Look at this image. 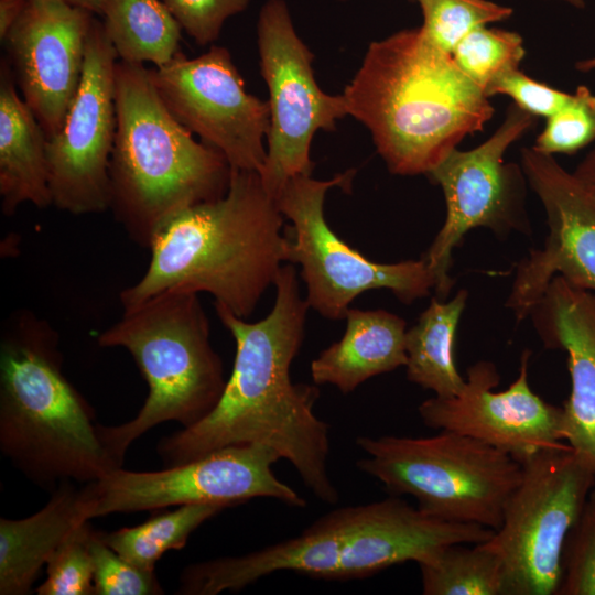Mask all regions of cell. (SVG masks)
<instances>
[{
	"label": "cell",
	"instance_id": "obj_1",
	"mask_svg": "<svg viewBox=\"0 0 595 595\" xmlns=\"http://www.w3.org/2000/svg\"><path fill=\"white\" fill-rule=\"evenodd\" d=\"M274 286V305L258 322L215 304L236 343L225 390L205 418L163 437L156 450L164 465L173 466L231 445H268L292 464L315 497L333 505L339 494L327 470L329 428L314 412L320 390L293 383L290 377L304 339L309 304L292 264L281 267Z\"/></svg>",
	"mask_w": 595,
	"mask_h": 595
},
{
	"label": "cell",
	"instance_id": "obj_2",
	"mask_svg": "<svg viewBox=\"0 0 595 595\" xmlns=\"http://www.w3.org/2000/svg\"><path fill=\"white\" fill-rule=\"evenodd\" d=\"M283 218L257 171L231 169L223 197L181 212L158 231L147 271L120 292L123 310L164 291L206 292L246 320L290 262Z\"/></svg>",
	"mask_w": 595,
	"mask_h": 595
},
{
	"label": "cell",
	"instance_id": "obj_3",
	"mask_svg": "<svg viewBox=\"0 0 595 595\" xmlns=\"http://www.w3.org/2000/svg\"><path fill=\"white\" fill-rule=\"evenodd\" d=\"M389 171L428 175L495 113L485 93L420 28L372 42L343 93Z\"/></svg>",
	"mask_w": 595,
	"mask_h": 595
},
{
	"label": "cell",
	"instance_id": "obj_4",
	"mask_svg": "<svg viewBox=\"0 0 595 595\" xmlns=\"http://www.w3.org/2000/svg\"><path fill=\"white\" fill-rule=\"evenodd\" d=\"M493 534L480 524L436 519L390 496L335 509L301 534L257 551L190 564L176 593L239 592L283 571L327 581L365 578L409 561L419 564L448 544L479 543Z\"/></svg>",
	"mask_w": 595,
	"mask_h": 595
},
{
	"label": "cell",
	"instance_id": "obj_5",
	"mask_svg": "<svg viewBox=\"0 0 595 595\" xmlns=\"http://www.w3.org/2000/svg\"><path fill=\"white\" fill-rule=\"evenodd\" d=\"M58 333L14 313L0 342V450L36 485L87 484L118 468L85 398L62 369Z\"/></svg>",
	"mask_w": 595,
	"mask_h": 595
},
{
	"label": "cell",
	"instance_id": "obj_6",
	"mask_svg": "<svg viewBox=\"0 0 595 595\" xmlns=\"http://www.w3.org/2000/svg\"><path fill=\"white\" fill-rule=\"evenodd\" d=\"M116 110L109 209L136 244L150 248L174 216L223 197L231 167L170 112L144 64L117 62Z\"/></svg>",
	"mask_w": 595,
	"mask_h": 595
},
{
	"label": "cell",
	"instance_id": "obj_7",
	"mask_svg": "<svg viewBox=\"0 0 595 595\" xmlns=\"http://www.w3.org/2000/svg\"><path fill=\"white\" fill-rule=\"evenodd\" d=\"M209 322L196 293L164 291L136 307L98 336L101 347L127 349L148 388L128 422L99 425L102 443L118 467L130 445L150 429L176 421L188 428L218 403L227 379L210 344Z\"/></svg>",
	"mask_w": 595,
	"mask_h": 595
},
{
	"label": "cell",
	"instance_id": "obj_8",
	"mask_svg": "<svg viewBox=\"0 0 595 595\" xmlns=\"http://www.w3.org/2000/svg\"><path fill=\"white\" fill-rule=\"evenodd\" d=\"M366 456L357 468L391 496L410 495L436 519L497 530L523 467L509 454L474 437L441 430L429 437L359 436Z\"/></svg>",
	"mask_w": 595,
	"mask_h": 595
},
{
	"label": "cell",
	"instance_id": "obj_9",
	"mask_svg": "<svg viewBox=\"0 0 595 595\" xmlns=\"http://www.w3.org/2000/svg\"><path fill=\"white\" fill-rule=\"evenodd\" d=\"M522 467L501 526L486 543L502 561L506 595H556L565 539L595 475L567 444L538 452Z\"/></svg>",
	"mask_w": 595,
	"mask_h": 595
},
{
	"label": "cell",
	"instance_id": "obj_10",
	"mask_svg": "<svg viewBox=\"0 0 595 595\" xmlns=\"http://www.w3.org/2000/svg\"><path fill=\"white\" fill-rule=\"evenodd\" d=\"M355 171L332 180L311 175L290 178L275 197L278 208L291 220V263L301 266L309 307L329 320L346 317L349 304L365 291L387 289L410 304L429 295L436 279L424 259L379 263L343 241L324 216L327 191L348 188Z\"/></svg>",
	"mask_w": 595,
	"mask_h": 595
},
{
	"label": "cell",
	"instance_id": "obj_11",
	"mask_svg": "<svg viewBox=\"0 0 595 595\" xmlns=\"http://www.w3.org/2000/svg\"><path fill=\"white\" fill-rule=\"evenodd\" d=\"M536 117L510 105L498 129L478 147L453 150L428 177L440 185L446 216L422 259L433 271L442 300L454 280L450 277L453 249L470 229H490L500 239L511 232L531 234L526 209L527 178L521 164L505 161L511 144L536 123Z\"/></svg>",
	"mask_w": 595,
	"mask_h": 595
},
{
	"label": "cell",
	"instance_id": "obj_12",
	"mask_svg": "<svg viewBox=\"0 0 595 595\" xmlns=\"http://www.w3.org/2000/svg\"><path fill=\"white\" fill-rule=\"evenodd\" d=\"M279 459L281 456L270 446L252 443L223 447L161 470L118 467L82 487L86 517L91 520L192 504L228 508L260 497L305 507L304 498L273 473L272 465Z\"/></svg>",
	"mask_w": 595,
	"mask_h": 595
},
{
	"label": "cell",
	"instance_id": "obj_13",
	"mask_svg": "<svg viewBox=\"0 0 595 595\" xmlns=\"http://www.w3.org/2000/svg\"><path fill=\"white\" fill-rule=\"evenodd\" d=\"M261 75L269 89L270 126L267 159L260 177L277 197L296 175H311V142L318 130H333L348 115L343 94L332 96L317 85L313 54L296 34L283 0H268L258 25Z\"/></svg>",
	"mask_w": 595,
	"mask_h": 595
},
{
	"label": "cell",
	"instance_id": "obj_14",
	"mask_svg": "<svg viewBox=\"0 0 595 595\" xmlns=\"http://www.w3.org/2000/svg\"><path fill=\"white\" fill-rule=\"evenodd\" d=\"M117 52L94 18L82 78L61 129L46 143L53 205L74 214L109 209V164L117 129Z\"/></svg>",
	"mask_w": 595,
	"mask_h": 595
},
{
	"label": "cell",
	"instance_id": "obj_15",
	"mask_svg": "<svg viewBox=\"0 0 595 595\" xmlns=\"http://www.w3.org/2000/svg\"><path fill=\"white\" fill-rule=\"evenodd\" d=\"M151 71L161 99L178 122L220 152L231 169L261 172L269 105L246 90L226 47L212 46L194 58L180 51Z\"/></svg>",
	"mask_w": 595,
	"mask_h": 595
},
{
	"label": "cell",
	"instance_id": "obj_16",
	"mask_svg": "<svg viewBox=\"0 0 595 595\" xmlns=\"http://www.w3.org/2000/svg\"><path fill=\"white\" fill-rule=\"evenodd\" d=\"M521 167L547 215L549 234L517 266L506 306L518 321L529 315L555 275L595 291V194L553 155L521 150Z\"/></svg>",
	"mask_w": 595,
	"mask_h": 595
},
{
	"label": "cell",
	"instance_id": "obj_17",
	"mask_svg": "<svg viewBox=\"0 0 595 595\" xmlns=\"http://www.w3.org/2000/svg\"><path fill=\"white\" fill-rule=\"evenodd\" d=\"M530 356L529 349L522 353L516 380L502 391H494L500 381L495 364L477 361L458 394L426 399L418 408L420 418L429 428L474 437L521 464L540 451L564 445L562 407L531 389Z\"/></svg>",
	"mask_w": 595,
	"mask_h": 595
},
{
	"label": "cell",
	"instance_id": "obj_18",
	"mask_svg": "<svg viewBox=\"0 0 595 595\" xmlns=\"http://www.w3.org/2000/svg\"><path fill=\"white\" fill-rule=\"evenodd\" d=\"M95 17L64 0H26L2 41L20 95L47 138L61 129L78 89Z\"/></svg>",
	"mask_w": 595,
	"mask_h": 595
},
{
	"label": "cell",
	"instance_id": "obj_19",
	"mask_svg": "<svg viewBox=\"0 0 595 595\" xmlns=\"http://www.w3.org/2000/svg\"><path fill=\"white\" fill-rule=\"evenodd\" d=\"M528 316L544 347L567 354L564 441L595 475V295L555 275Z\"/></svg>",
	"mask_w": 595,
	"mask_h": 595
},
{
	"label": "cell",
	"instance_id": "obj_20",
	"mask_svg": "<svg viewBox=\"0 0 595 595\" xmlns=\"http://www.w3.org/2000/svg\"><path fill=\"white\" fill-rule=\"evenodd\" d=\"M47 136L18 91L7 58L0 65V197L11 216L22 204L53 205L48 184Z\"/></svg>",
	"mask_w": 595,
	"mask_h": 595
},
{
	"label": "cell",
	"instance_id": "obj_21",
	"mask_svg": "<svg viewBox=\"0 0 595 595\" xmlns=\"http://www.w3.org/2000/svg\"><path fill=\"white\" fill-rule=\"evenodd\" d=\"M85 499L73 482L60 484L47 504L23 519H0V594L26 595L43 565L84 522Z\"/></svg>",
	"mask_w": 595,
	"mask_h": 595
},
{
	"label": "cell",
	"instance_id": "obj_22",
	"mask_svg": "<svg viewBox=\"0 0 595 595\" xmlns=\"http://www.w3.org/2000/svg\"><path fill=\"white\" fill-rule=\"evenodd\" d=\"M342 339L311 363L316 385L329 383L343 393L354 391L371 377L407 364L405 321L385 310L349 309Z\"/></svg>",
	"mask_w": 595,
	"mask_h": 595
},
{
	"label": "cell",
	"instance_id": "obj_23",
	"mask_svg": "<svg viewBox=\"0 0 595 595\" xmlns=\"http://www.w3.org/2000/svg\"><path fill=\"white\" fill-rule=\"evenodd\" d=\"M467 298L468 292L462 289L448 302L432 299L405 332L408 380L440 398L458 394L465 385L455 365L453 346Z\"/></svg>",
	"mask_w": 595,
	"mask_h": 595
},
{
	"label": "cell",
	"instance_id": "obj_24",
	"mask_svg": "<svg viewBox=\"0 0 595 595\" xmlns=\"http://www.w3.org/2000/svg\"><path fill=\"white\" fill-rule=\"evenodd\" d=\"M101 17L119 61L160 67L181 51L182 28L162 0H108Z\"/></svg>",
	"mask_w": 595,
	"mask_h": 595
},
{
	"label": "cell",
	"instance_id": "obj_25",
	"mask_svg": "<svg viewBox=\"0 0 595 595\" xmlns=\"http://www.w3.org/2000/svg\"><path fill=\"white\" fill-rule=\"evenodd\" d=\"M418 565L424 595H506L502 561L486 541L448 544Z\"/></svg>",
	"mask_w": 595,
	"mask_h": 595
},
{
	"label": "cell",
	"instance_id": "obj_26",
	"mask_svg": "<svg viewBox=\"0 0 595 595\" xmlns=\"http://www.w3.org/2000/svg\"><path fill=\"white\" fill-rule=\"evenodd\" d=\"M226 508L218 504L183 505L172 511L156 512L138 526L102 532V538L129 562L155 571L158 560L165 552L184 548L201 524Z\"/></svg>",
	"mask_w": 595,
	"mask_h": 595
},
{
	"label": "cell",
	"instance_id": "obj_27",
	"mask_svg": "<svg viewBox=\"0 0 595 595\" xmlns=\"http://www.w3.org/2000/svg\"><path fill=\"white\" fill-rule=\"evenodd\" d=\"M452 56L461 71L486 95L493 83L519 68L526 50L517 32L484 25L463 37Z\"/></svg>",
	"mask_w": 595,
	"mask_h": 595
},
{
	"label": "cell",
	"instance_id": "obj_28",
	"mask_svg": "<svg viewBox=\"0 0 595 595\" xmlns=\"http://www.w3.org/2000/svg\"><path fill=\"white\" fill-rule=\"evenodd\" d=\"M420 4L423 35L436 47L452 54L458 42L478 26L499 22L512 9L489 0H416Z\"/></svg>",
	"mask_w": 595,
	"mask_h": 595
},
{
	"label": "cell",
	"instance_id": "obj_29",
	"mask_svg": "<svg viewBox=\"0 0 595 595\" xmlns=\"http://www.w3.org/2000/svg\"><path fill=\"white\" fill-rule=\"evenodd\" d=\"M595 141V94L580 85L569 100L547 118L533 149L554 155L574 154Z\"/></svg>",
	"mask_w": 595,
	"mask_h": 595
},
{
	"label": "cell",
	"instance_id": "obj_30",
	"mask_svg": "<svg viewBox=\"0 0 595 595\" xmlns=\"http://www.w3.org/2000/svg\"><path fill=\"white\" fill-rule=\"evenodd\" d=\"M91 531L89 521L84 522L52 554L37 595H95Z\"/></svg>",
	"mask_w": 595,
	"mask_h": 595
},
{
	"label": "cell",
	"instance_id": "obj_31",
	"mask_svg": "<svg viewBox=\"0 0 595 595\" xmlns=\"http://www.w3.org/2000/svg\"><path fill=\"white\" fill-rule=\"evenodd\" d=\"M89 550L94 566L95 595H160L155 571L141 569L111 549L101 531L93 529Z\"/></svg>",
	"mask_w": 595,
	"mask_h": 595
},
{
	"label": "cell",
	"instance_id": "obj_32",
	"mask_svg": "<svg viewBox=\"0 0 595 595\" xmlns=\"http://www.w3.org/2000/svg\"><path fill=\"white\" fill-rule=\"evenodd\" d=\"M556 595H595V487L565 539Z\"/></svg>",
	"mask_w": 595,
	"mask_h": 595
},
{
	"label": "cell",
	"instance_id": "obj_33",
	"mask_svg": "<svg viewBox=\"0 0 595 595\" xmlns=\"http://www.w3.org/2000/svg\"><path fill=\"white\" fill-rule=\"evenodd\" d=\"M193 40L206 45L218 39L225 21L240 12L250 0H162Z\"/></svg>",
	"mask_w": 595,
	"mask_h": 595
},
{
	"label": "cell",
	"instance_id": "obj_34",
	"mask_svg": "<svg viewBox=\"0 0 595 595\" xmlns=\"http://www.w3.org/2000/svg\"><path fill=\"white\" fill-rule=\"evenodd\" d=\"M496 95L508 96L516 106L533 117L549 118L569 100L571 94L536 80L518 68L490 85L486 96L490 98Z\"/></svg>",
	"mask_w": 595,
	"mask_h": 595
},
{
	"label": "cell",
	"instance_id": "obj_35",
	"mask_svg": "<svg viewBox=\"0 0 595 595\" xmlns=\"http://www.w3.org/2000/svg\"><path fill=\"white\" fill-rule=\"evenodd\" d=\"M26 0H0V39L4 40L21 15Z\"/></svg>",
	"mask_w": 595,
	"mask_h": 595
},
{
	"label": "cell",
	"instance_id": "obj_36",
	"mask_svg": "<svg viewBox=\"0 0 595 595\" xmlns=\"http://www.w3.org/2000/svg\"><path fill=\"white\" fill-rule=\"evenodd\" d=\"M573 174L595 194V148L578 163Z\"/></svg>",
	"mask_w": 595,
	"mask_h": 595
},
{
	"label": "cell",
	"instance_id": "obj_37",
	"mask_svg": "<svg viewBox=\"0 0 595 595\" xmlns=\"http://www.w3.org/2000/svg\"><path fill=\"white\" fill-rule=\"evenodd\" d=\"M73 6L83 8L95 15H101L108 0H64Z\"/></svg>",
	"mask_w": 595,
	"mask_h": 595
},
{
	"label": "cell",
	"instance_id": "obj_38",
	"mask_svg": "<svg viewBox=\"0 0 595 595\" xmlns=\"http://www.w3.org/2000/svg\"><path fill=\"white\" fill-rule=\"evenodd\" d=\"M575 68L580 72H591L595 69V55L584 60H580L575 64Z\"/></svg>",
	"mask_w": 595,
	"mask_h": 595
},
{
	"label": "cell",
	"instance_id": "obj_39",
	"mask_svg": "<svg viewBox=\"0 0 595 595\" xmlns=\"http://www.w3.org/2000/svg\"><path fill=\"white\" fill-rule=\"evenodd\" d=\"M556 1L565 2L577 9H583L585 7V0H556Z\"/></svg>",
	"mask_w": 595,
	"mask_h": 595
},
{
	"label": "cell",
	"instance_id": "obj_40",
	"mask_svg": "<svg viewBox=\"0 0 595 595\" xmlns=\"http://www.w3.org/2000/svg\"><path fill=\"white\" fill-rule=\"evenodd\" d=\"M340 1H345V0H340Z\"/></svg>",
	"mask_w": 595,
	"mask_h": 595
}]
</instances>
